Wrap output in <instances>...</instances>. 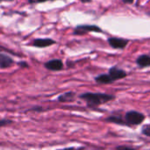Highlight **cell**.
I'll use <instances>...</instances> for the list:
<instances>
[{"label": "cell", "instance_id": "cell-1", "mask_svg": "<svg viewBox=\"0 0 150 150\" xmlns=\"http://www.w3.org/2000/svg\"><path fill=\"white\" fill-rule=\"evenodd\" d=\"M79 98L84 100L87 106L91 109H96L98 106L105 105L113 99L115 96L106 93H94V92H85L79 96Z\"/></svg>", "mask_w": 150, "mask_h": 150}, {"label": "cell", "instance_id": "cell-2", "mask_svg": "<svg viewBox=\"0 0 150 150\" xmlns=\"http://www.w3.org/2000/svg\"><path fill=\"white\" fill-rule=\"evenodd\" d=\"M124 119L127 127H133V126H140L141 124H142L143 121L146 120V116L142 112L132 110L126 112Z\"/></svg>", "mask_w": 150, "mask_h": 150}, {"label": "cell", "instance_id": "cell-3", "mask_svg": "<svg viewBox=\"0 0 150 150\" xmlns=\"http://www.w3.org/2000/svg\"><path fill=\"white\" fill-rule=\"evenodd\" d=\"M90 32H94V33H102V29L95 25H77L73 33L74 35H83L87 33Z\"/></svg>", "mask_w": 150, "mask_h": 150}, {"label": "cell", "instance_id": "cell-4", "mask_svg": "<svg viewBox=\"0 0 150 150\" xmlns=\"http://www.w3.org/2000/svg\"><path fill=\"white\" fill-rule=\"evenodd\" d=\"M108 43L109 45L115 49H124L127 44H128V40L126 39H122V38H116V37H111L108 39Z\"/></svg>", "mask_w": 150, "mask_h": 150}, {"label": "cell", "instance_id": "cell-5", "mask_svg": "<svg viewBox=\"0 0 150 150\" xmlns=\"http://www.w3.org/2000/svg\"><path fill=\"white\" fill-rule=\"evenodd\" d=\"M108 74L110 75V76L112 77V79L115 82V81H118V80H120V79H123L125 78L127 74L125 70L121 69H119L117 67H112L109 69V72Z\"/></svg>", "mask_w": 150, "mask_h": 150}, {"label": "cell", "instance_id": "cell-6", "mask_svg": "<svg viewBox=\"0 0 150 150\" xmlns=\"http://www.w3.org/2000/svg\"><path fill=\"white\" fill-rule=\"evenodd\" d=\"M45 68L51 71H59L63 69L62 61L60 59H54L45 63Z\"/></svg>", "mask_w": 150, "mask_h": 150}, {"label": "cell", "instance_id": "cell-7", "mask_svg": "<svg viewBox=\"0 0 150 150\" xmlns=\"http://www.w3.org/2000/svg\"><path fill=\"white\" fill-rule=\"evenodd\" d=\"M55 44V41L52 39H49V38H46V39H36L33 40V45L36 47H40V48H43V47H49V46H52Z\"/></svg>", "mask_w": 150, "mask_h": 150}, {"label": "cell", "instance_id": "cell-8", "mask_svg": "<svg viewBox=\"0 0 150 150\" xmlns=\"http://www.w3.org/2000/svg\"><path fill=\"white\" fill-rule=\"evenodd\" d=\"M13 64V60L4 54H0V69H7L12 66Z\"/></svg>", "mask_w": 150, "mask_h": 150}, {"label": "cell", "instance_id": "cell-9", "mask_svg": "<svg viewBox=\"0 0 150 150\" xmlns=\"http://www.w3.org/2000/svg\"><path fill=\"white\" fill-rule=\"evenodd\" d=\"M95 81H96V83H98L99 84H110V83H112L114 82L109 74L99 75V76L95 77Z\"/></svg>", "mask_w": 150, "mask_h": 150}, {"label": "cell", "instance_id": "cell-10", "mask_svg": "<svg viewBox=\"0 0 150 150\" xmlns=\"http://www.w3.org/2000/svg\"><path fill=\"white\" fill-rule=\"evenodd\" d=\"M136 63L139 67L141 68H147L150 66V56L147 54H142L140 55L137 60H136Z\"/></svg>", "mask_w": 150, "mask_h": 150}, {"label": "cell", "instance_id": "cell-11", "mask_svg": "<svg viewBox=\"0 0 150 150\" xmlns=\"http://www.w3.org/2000/svg\"><path fill=\"white\" fill-rule=\"evenodd\" d=\"M107 122L109 123H113V124H117V125H120V126H127V123L125 121V119L122 118L121 116L120 115H112L110 117H108L106 120H105Z\"/></svg>", "mask_w": 150, "mask_h": 150}, {"label": "cell", "instance_id": "cell-12", "mask_svg": "<svg viewBox=\"0 0 150 150\" xmlns=\"http://www.w3.org/2000/svg\"><path fill=\"white\" fill-rule=\"evenodd\" d=\"M76 94L72 91H69L66 93H63L62 95L59 96L58 101L61 103H69V102H73L75 100Z\"/></svg>", "mask_w": 150, "mask_h": 150}, {"label": "cell", "instance_id": "cell-13", "mask_svg": "<svg viewBox=\"0 0 150 150\" xmlns=\"http://www.w3.org/2000/svg\"><path fill=\"white\" fill-rule=\"evenodd\" d=\"M115 150H139L129 146H125V145H120V146H117L115 148Z\"/></svg>", "mask_w": 150, "mask_h": 150}, {"label": "cell", "instance_id": "cell-14", "mask_svg": "<svg viewBox=\"0 0 150 150\" xmlns=\"http://www.w3.org/2000/svg\"><path fill=\"white\" fill-rule=\"evenodd\" d=\"M142 133L144 135H146V136H148V137H149L150 138V126H145V127L142 128Z\"/></svg>", "mask_w": 150, "mask_h": 150}, {"label": "cell", "instance_id": "cell-15", "mask_svg": "<svg viewBox=\"0 0 150 150\" xmlns=\"http://www.w3.org/2000/svg\"><path fill=\"white\" fill-rule=\"evenodd\" d=\"M11 123V120H1L0 119V127H4V126H7V125H10Z\"/></svg>", "mask_w": 150, "mask_h": 150}, {"label": "cell", "instance_id": "cell-16", "mask_svg": "<svg viewBox=\"0 0 150 150\" xmlns=\"http://www.w3.org/2000/svg\"><path fill=\"white\" fill-rule=\"evenodd\" d=\"M47 1H54V0H28L30 4H37V3H44Z\"/></svg>", "mask_w": 150, "mask_h": 150}, {"label": "cell", "instance_id": "cell-17", "mask_svg": "<svg viewBox=\"0 0 150 150\" xmlns=\"http://www.w3.org/2000/svg\"><path fill=\"white\" fill-rule=\"evenodd\" d=\"M19 66H21V67H25V68L28 67L27 63H26V62H19Z\"/></svg>", "mask_w": 150, "mask_h": 150}, {"label": "cell", "instance_id": "cell-18", "mask_svg": "<svg viewBox=\"0 0 150 150\" xmlns=\"http://www.w3.org/2000/svg\"><path fill=\"white\" fill-rule=\"evenodd\" d=\"M58 150H76V148H74V147H69V148H65V149H58Z\"/></svg>", "mask_w": 150, "mask_h": 150}, {"label": "cell", "instance_id": "cell-19", "mask_svg": "<svg viewBox=\"0 0 150 150\" xmlns=\"http://www.w3.org/2000/svg\"><path fill=\"white\" fill-rule=\"evenodd\" d=\"M122 1H123V3H125V4H132V3H134V0H122Z\"/></svg>", "mask_w": 150, "mask_h": 150}, {"label": "cell", "instance_id": "cell-20", "mask_svg": "<svg viewBox=\"0 0 150 150\" xmlns=\"http://www.w3.org/2000/svg\"><path fill=\"white\" fill-rule=\"evenodd\" d=\"M82 3H91V0H80Z\"/></svg>", "mask_w": 150, "mask_h": 150}, {"label": "cell", "instance_id": "cell-21", "mask_svg": "<svg viewBox=\"0 0 150 150\" xmlns=\"http://www.w3.org/2000/svg\"><path fill=\"white\" fill-rule=\"evenodd\" d=\"M11 1H13V0H0V3H2V2H11Z\"/></svg>", "mask_w": 150, "mask_h": 150}]
</instances>
